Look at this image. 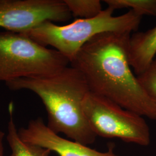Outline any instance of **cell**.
I'll use <instances>...</instances> for the list:
<instances>
[{
    "label": "cell",
    "mask_w": 156,
    "mask_h": 156,
    "mask_svg": "<svg viewBox=\"0 0 156 156\" xmlns=\"http://www.w3.org/2000/svg\"><path fill=\"white\" fill-rule=\"evenodd\" d=\"M130 37L131 33L100 34L84 45L70 64L83 74L90 92L156 120V104L142 87L129 62Z\"/></svg>",
    "instance_id": "1"
},
{
    "label": "cell",
    "mask_w": 156,
    "mask_h": 156,
    "mask_svg": "<svg viewBox=\"0 0 156 156\" xmlns=\"http://www.w3.org/2000/svg\"><path fill=\"white\" fill-rule=\"evenodd\" d=\"M12 91L27 90L37 95L48 114L47 126L56 134L83 145H91L96 135L90 126L83 108L90 92L83 74L74 67H66L54 75L17 79L5 83Z\"/></svg>",
    "instance_id": "2"
},
{
    "label": "cell",
    "mask_w": 156,
    "mask_h": 156,
    "mask_svg": "<svg viewBox=\"0 0 156 156\" xmlns=\"http://www.w3.org/2000/svg\"><path fill=\"white\" fill-rule=\"evenodd\" d=\"M108 7L95 17L77 19L67 25L59 26L45 21L27 31L20 33L46 47L50 46L71 62L79 50L94 37L105 33H131L137 31L142 17L129 10L117 16Z\"/></svg>",
    "instance_id": "3"
},
{
    "label": "cell",
    "mask_w": 156,
    "mask_h": 156,
    "mask_svg": "<svg viewBox=\"0 0 156 156\" xmlns=\"http://www.w3.org/2000/svg\"><path fill=\"white\" fill-rule=\"evenodd\" d=\"M69 64L57 50L40 45L23 34L0 32V81L50 76Z\"/></svg>",
    "instance_id": "4"
},
{
    "label": "cell",
    "mask_w": 156,
    "mask_h": 156,
    "mask_svg": "<svg viewBox=\"0 0 156 156\" xmlns=\"http://www.w3.org/2000/svg\"><path fill=\"white\" fill-rule=\"evenodd\" d=\"M83 108L97 136L117 138L142 146L150 145L149 127L144 117L137 113L90 91L84 99Z\"/></svg>",
    "instance_id": "5"
},
{
    "label": "cell",
    "mask_w": 156,
    "mask_h": 156,
    "mask_svg": "<svg viewBox=\"0 0 156 156\" xmlns=\"http://www.w3.org/2000/svg\"><path fill=\"white\" fill-rule=\"evenodd\" d=\"M64 0H0V27L23 33L45 21L65 22L72 17Z\"/></svg>",
    "instance_id": "6"
},
{
    "label": "cell",
    "mask_w": 156,
    "mask_h": 156,
    "mask_svg": "<svg viewBox=\"0 0 156 156\" xmlns=\"http://www.w3.org/2000/svg\"><path fill=\"white\" fill-rule=\"evenodd\" d=\"M21 139L53 151L58 156H119L111 144L106 151H100L87 145L62 138L47 126L41 117L33 119L26 127L18 129Z\"/></svg>",
    "instance_id": "7"
},
{
    "label": "cell",
    "mask_w": 156,
    "mask_h": 156,
    "mask_svg": "<svg viewBox=\"0 0 156 156\" xmlns=\"http://www.w3.org/2000/svg\"><path fill=\"white\" fill-rule=\"evenodd\" d=\"M156 55V26L145 32L131 35L128 47L129 62L136 76L149 67Z\"/></svg>",
    "instance_id": "8"
},
{
    "label": "cell",
    "mask_w": 156,
    "mask_h": 156,
    "mask_svg": "<svg viewBox=\"0 0 156 156\" xmlns=\"http://www.w3.org/2000/svg\"><path fill=\"white\" fill-rule=\"evenodd\" d=\"M8 111L9 120L8 123L6 140L11 149L10 156H50L51 151L38 145L23 141L19 136L13 119V104L11 102Z\"/></svg>",
    "instance_id": "9"
},
{
    "label": "cell",
    "mask_w": 156,
    "mask_h": 156,
    "mask_svg": "<svg viewBox=\"0 0 156 156\" xmlns=\"http://www.w3.org/2000/svg\"><path fill=\"white\" fill-rule=\"evenodd\" d=\"M104 2L114 11L126 8L140 16H156V0H105Z\"/></svg>",
    "instance_id": "10"
},
{
    "label": "cell",
    "mask_w": 156,
    "mask_h": 156,
    "mask_svg": "<svg viewBox=\"0 0 156 156\" xmlns=\"http://www.w3.org/2000/svg\"><path fill=\"white\" fill-rule=\"evenodd\" d=\"M72 16L87 19L98 16L102 11L100 0H64Z\"/></svg>",
    "instance_id": "11"
},
{
    "label": "cell",
    "mask_w": 156,
    "mask_h": 156,
    "mask_svg": "<svg viewBox=\"0 0 156 156\" xmlns=\"http://www.w3.org/2000/svg\"><path fill=\"white\" fill-rule=\"evenodd\" d=\"M137 78L146 93L156 104V58Z\"/></svg>",
    "instance_id": "12"
},
{
    "label": "cell",
    "mask_w": 156,
    "mask_h": 156,
    "mask_svg": "<svg viewBox=\"0 0 156 156\" xmlns=\"http://www.w3.org/2000/svg\"><path fill=\"white\" fill-rule=\"evenodd\" d=\"M5 136V133L0 130V156H4V148L3 145V140Z\"/></svg>",
    "instance_id": "13"
}]
</instances>
